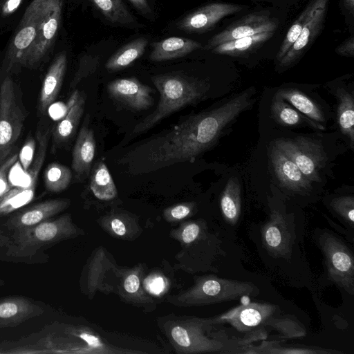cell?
<instances>
[{"instance_id":"14","label":"cell","mask_w":354,"mask_h":354,"mask_svg":"<svg viewBox=\"0 0 354 354\" xmlns=\"http://www.w3.org/2000/svg\"><path fill=\"white\" fill-rule=\"evenodd\" d=\"M63 0H59L41 24L36 36L23 53L19 66L36 68L44 61L54 44L61 24Z\"/></svg>"},{"instance_id":"10","label":"cell","mask_w":354,"mask_h":354,"mask_svg":"<svg viewBox=\"0 0 354 354\" xmlns=\"http://www.w3.org/2000/svg\"><path fill=\"white\" fill-rule=\"evenodd\" d=\"M50 135L49 129L37 132L38 148L33 161L27 171L28 182L23 186L11 187L0 196V216L11 213L26 205L33 198L38 174L45 160Z\"/></svg>"},{"instance_id":"11","label":"cell","mask_w":354,"mask_h":354,"mask_svg":"<svg viewBox=\"0 0 354 354\" xmlns=\"http://www.w3.org/2000/svg\"><path fill=\"white\" fill-rule=\"evenodd\" d=\"M279 312V306L273 304L249 302L234 307L209 320L212 324H229L239 332L247 333L266 328L270 319Z\"/></svg>"},{"instance_id":"1","label":"cell","mask_w":354,"mask_h":354,"mask_svg":"<svg viewBox=\"0 0 354 354\" xmlns=\"http://www.w3.org/2000/svg\"><path fill=\"white\" fill-rule=\"evenodd\" d=\"M248 89L222 105L189 116L156 136L142 140L118 161L128 173L142 175L172 165L195 161L218 140L224 129L252 104Z\"/></svg>"},{"instance_id":"2","label":"cell","mask_w":354,"mask_h":354,"mask_svg":"<svg viewBox=\"0 0 354 354\" xmlns=\"http://www.w3.org/2000/svg\"><path fill=\"white\" fill-rule=\"evenodd\" d=\"M151 80L160 93L156 109L132 129L129 138L149 131L164 118L201 99L209 85L181 73L154 75Z\"/></svg>"},{"instance_id":"33","label":"cell","mask_w":354,"mask_h":354,"mask_svg":"<svg viewBox=\"0 0 354 354\" xmlns=\"http://www.w3.org/2000/svg\"><path fill=\"white\" fill-rule=\"evenodd\" d=\"M320 1L321 0H309L299 17L290 27L277 54V63L283 57L295 42L303 27L315 12Z\"/></svg>"},{"instance_id":"49","label":"cell","mask_w":354,"mask_h":354,"mask_svg":"<svg viewBox=\"0 0 354 354\" xmlns=\"http://www.w3.org/2000/svg\"><path fill=\"white\" fill-rule=\"evenodd\" d=\"M340 8L346 18L352 21L354 16V0H340Z\"/></svg>"},{"instance_id":"41","label":"cell","mask_w":354,"mask_h":354,"mask_svg":"<svg viewBox=\"0 0 354 354\" xmlns=\"http://www.w3.org/2000/svg\"><path fill=\"white\" fill-rule=\"evenodd\" d=\"M193 207V203L178 204L166 209L165 214L173 219L180 220L189 216Z\"/></svg>"},{"instance_id":"47","label":"cell","mask_w":354,"mask_h":354,"mask_svg":"<svg viewBox=\"0 0 354 354\" xmlns=\"http://www.w3.org/2000/svg\"><path fill=\"white\" fill-rule=\"evenodd\" d=\"M111 227L113 232L118 236H122L127 232L124 222L118 216L113 215L111 216Z\"/></svg>"},{"instance_id":"44","label":"cell","mask_w":354,"mask_h":354,"mask_svg":"<svg viewBox=\"0 0 354 354\" xmlns=\"http://www.w3.org/2000/svg\"><path fill=\"white\" fill-rule=\"evenodd\" d=\"M138 12L148 19H153V11L147 0H129Z\"/></svg>"},{"instance_id":"45","label":"cell","mask_w":354,"mask_h":354,"mask_svg":"<svg viewBox=\"0 0 354 354\" xmlns=\"http://www.w3.org/2000/svg\"><path fill=\"white\" fill-rule=\"evenodd\" d=\"M165 287V283L162 277L159 276L153 277L147 281V288L153 294L161 293Z\"/></svg>"},{"instance_id":"48","label":"cell","mask_w":354,"mask_h":354,"mask_svg":"<svg viewBox=\"0 0 354 354\" xmlns=\"http://www.w3.org/2000/svg\"><path fill=\"white\" fill-rule=\"evenodd\" d=\"M24 0H6L1 7V13L8 16L13 13L21 5Z\"/></svg>"},{"instance_id":"46","label":"cell","mask_w":354,"mask_h":354,"mask_svg":"<svg viewBox=\"0 0 354 354\" xmlns=\"http://www.w3.org/2000/svg\"><path fill=\"white\" fill-rule=\"evenodd\" d=\"M140 288V279L136 274L128 275L124 281V288L129 293L136 292Z\"/></svg>"},{"instance_id":"8","label":"cell","mask_w":354,"mask_h":354,"mask_svg":"<svg viewBox=\"0 0 354 354\" xmlns=\"http://www.w3.org/2000/svg\"><path fill=\"white\" fill-rule=\"evenodd\" d=\"M294 221L278 209H272L261 231V243L266 252L275 259L290 260L296 242Z\"/></svg>"},{"instance_id":"3","label":"cell","mask_w":354,"mask_h":354,"mask_svg":"<svg viewBox=\"0 0 354 354\" xmlns=\"http://www.w3.org/2000/svg\"><path fill=\"white\" fill-rule=\"evenodd\" d=\"M315 239L320 248L330 281L346 292L354 293V257L343 239L327 228L317 229Z\"/></svg>"},{"instance_id":"40","label":"cell","mask_w":354,"mask_h":354,"mask_svg":"<svg viewBox=\"0 0 354 354\" xmlns=\"http://www.w3.org/2000/svg\"><path fill=\"white\" fill-rule=\"evenodd\" d=\"M18 154L17 152H14L0 165V196L12 187L8 183V176L10 168L18 159Z\"/></svg>"},{"instance_id":"38","label":"cell","mask_w":354,"mask_h":354,"mask_svg":"<svg viewBox=\"0 0 354 354\" xmlns=\"http://www.w3.org/2000/svg\"><path fill=\"white\" fill-rule=\"evenodd\" d=\"M99 57L84 55L80 59L78 67L70 84V88H74L82 79L93 73L99 64Z\"/></svg>"},{"instance_id":"29","label":"cell","mask_w":354,"mask_h":354,"mask_svg":"<svg viewBox=\"0 0 354 354\" xmlns=\"http://www.w3.org/2000/svg\"><path fill=\"white\" fill-rule=\"evenodd\" d=\"M342 353L337 351H328L325 349L309 348V347H295L281 346L278 341H265L263 339L259 345L249 344L238 348L235 353L245 354H316V353Z\"/></svg>"},{"instance_id":"9","label":"cell","mask_w":354,"mask_h":354,"mask_svg":"<svg viewBox=\"0 0 354 354\" xmlns=\"http://www.w3.org/2000/svg\"><path fill=\"white\" fill-rule=\"evenodd\" d=\"M274 146L286 154L310 181L321 180L319 174L325 165L326 154L319 142L298 136L277 140Z\"/></svg>"},{"instance_id":"13","label":"cell","mask_w":354,"mask_h":354,"mask_svg":"<svg viewBox=\"0 0 354 354\" xmlns=\"http://www.w3.org/2000/svg\"><path fill=\"white\" fill-rule=\"evenodd\" d=\"M279 21L267 10L253 12L230 24L211 37L204 48L210 50L225 42L250 36L258 32L276 31Z\"/></svg>"},{"instance_id":"42","label":"cell","mask_w":354,"mask_h":354,"mask_svg":"<svg viewBox=\"0 0 354 354\" xmlns=\"http://www.w3.org/2000/svg\"><path fill=\"white\" fill-rule=\"evenodd\" d=\"M200 233V225L196 223H190L183 230L181 238L185 243H191L196 240Z\"/></svg>"},{"instance_id":"37","label":"cell","mask_w":354,"mask_h":354,"mask_svg":"<svg viewBox=\"0 0 354 354\" xmlns=\"http://www.w3.org/2000/svg\"><path fill=\"white\" fill-rule=\"evenodd\" d=\"M329 206L343 225L353 232L354 197L343 196L334 198L330 202Z\"/></svg>"},{"instance_id":"43","label":"cell","mask_w":354,"mask_h":354,"mask_svg":"<svg viewBox=\"0 0 354 354\" xmlns=\"http://www.w3.org/2000/svg\"><path fill=\"white\" fill-rule=\"evenodd\" d=\"M335 53L339 55L353 57L354 56V37L352 34L342 44L335 48Z\"/></svg>"},{"instance_id":"4","label":"cell","mask_w":354,"mask_h":354,"mask_svg":"<svg viewBox=\"0 0 354 354\" xmlns=\"http://www.w3.org/2000/svg\"><path fill=\"white\" fill-rule=\"evenodd\" d=\"M209 319L189 318L174 323L169 337L175 347L183 353H232L234 348L232 338L218 333L212 338L205 330L212 326Z\"/></svg>"},{"instance_id":"6","label":"cell","mask_w":354,"mask_h":354,"mask_svg":"<svg viewBox=\"0 0 354 354\" xmlns=\"http://www.w3.org/2000/svg\"><path fill=\"white\" fill-rule=\"evenodd\" d=\"M24 120L13 80L6 75L0 85V165L15 152Z\"/></svg>"},{"instance_id":"50","label":"cell","mask_w":354,"mask_h":354,"mask_svg":"<svg viewBox=\"0 0 354 354\" xmlns=\"http://www.w3.org/2000/svg\"><path fill=\"white\" fill-rule=\"evenodd\" d=\"M253 1L267 2L275 6L290 7L296 5L300 0H252Z\"/></svg>"},{"instance_id":"25","label":"cell","mask_w":354,"mask_h":354,"mask_svg":"<svg viewBox=\"0 0 354 354\" xmlns=\"http://www.w3.org/2000/svg\"><path fill=\"white\" fill-rule=\"evenodd\" d=\"M276 31L257 34L231 40L218 45L210 50L216 54L229 56H241L250 53L270 39Z\"/></svg>"},{"instance_id":"30","label":"cell","mask_w":354,"mask_h":354,"mask_svg":"<svg viewBox=\"0 0 354 354\" xmlns=\"http://www.w3.org/2000/svg\"><path fill=\"white\" fill-rule=\"evenodd\" d=\"M90 1L105 19L113 25L131 28L138 24L122 0Z\"/></svg>"},{"instance_id":"36","label":"cell","mask_w":354,"mask_h":354,"mask_svg":"<svg viewBox=\"0 0 354 354\" xmlns=\"http://www.w3.org/2000/svg\"><path fill=\"white\" fill-rule=\"evenodd\" d=\"M272 111L276 121L283 126H297L303 122L304 118L299 111L277 95L272 102Z\"/></svg>"},{"instance_id":"5","label":"cell","mask_w":354,"mask_h":354,"mask_svg":"<svg viewBox=\"0 0 354 354\" xmlns=\"http://www.w3.org/2000/svg\"><path fill=\"white\" fill-rule=\"evenodd\" d=\"M259 293V287L250 281L207 276L201 278L186 294V299L192 305L212 304L255 297Z\"/></svg>"},{"instance_id":"23","label":"cell","mask_w":354,"mask_h":354,"mask_svg":"<svg viewBox=\"0 0 354 354\" xmlns=\"http://www.w3.org/2000/svg\"><path fill=\"white\" fill-rule=\"evenodd\" d=\"M67 66V56L64 52L57 55L48 69L40 91L38 110L45 113L57 98L62 88Z\"/></svg>"},{"instance_id":"39","label":"cell","mask_w":354,"mask_h":354,"mask_svg":"<svg viewBox=\"0 0 354 354\" xmlns=\"http://www.w3.org/2000/svg\"><path fill=\"white\" fill-rule=\"evenodd\" d=\"M35 147V140L33 138L30 137L26 140L18 154V158L19 159L22 168L25 171L28 170L33 161Z\"/></svg>"},{"instance_id":"18","label":"cell","mask_w":354,"mask_h":354,"mask_svg":"<svg viewBox=\"0 0 354 354\" xmlns=\"http://www.w3.org/2000/svg\"><path fill=\"white\" fill-rule=\"evenodd\" d=\"M70 204L68 199H51L36 203L17 212L6 223L15 232L33 227L59 213Z\"/></svg>"},{"instance_id":"24","label":"cell","mask_w":354,"mask_h":354,"mask_svg":"<svg viewBox=\"0 0 354 354\" xmlns=\"http://www.w3.org/2000/svg\"><path fill=\"white\" fill-rule=\"evenodd\" d=\"M149 59L153 62H162L184 57L202 47V44L195 40L171 37L152 44Z\"/></svg>"},{"instance_id":"7","label":"cell","mask_w":354,"mask_h":354,"mask_svg":"<svg viewBox=\"0 0 354 354\" xmlns=\"http://www.w3.org/2000/svg\"><path fill=\"white\" fill-rule=\"evenodd\" d=\"M59 1L32 0L29 4L8 49L3 64L4 72L8 73L19 66L23 53L32 44L41 24Z\"/></svg>"},{"instance_id":"17","label":"cell","mask_w":354,"mask_h":354,"mask_svg":"<svg viewBox=\"0 0 354 354\" xmlns=\"http://www.w3.org/2000/svg\"><path fill=\"white\" fill-rule=\"evenodd\" d=\"M106 87L113 99L134 110H145L153 104V90L136 77L117 79Z\"/></svg>"},{"instance_id":"34","label":"cell","mask_w":354,"mask_h":354,"mask_svg":"<svg viewBox=\"0 0 354 354\" xmlns=\"http://www.w3.org/2000/svg\"><path fill=\"white\" fill-rule=\"evenodd\" d=\"M72 178L71 169L58 162H52L44 172V183L46 189L53 193H58L66 189Z\"/></svg>"},{"instance_id":"16","label":"cell","mask_w":354,"mask_h":354,"mask_svg":"<svg viewBox=\"0 0 354 354\" xmlns=\"http://www.w3.org/2000/svg\"><path fill=\"white\" fill-rule=\"evenodd\" d=\"M330 0H321L315 12L303 27L298 38L277 62L280 68H287L295 64L310 48L324 27Z\"/></svg>"},{"instance_id":"31","label":"cell","mask_w":354,"mask_h":354,"mask_svg":"<svg viewBox=\"0 0 354 354\" xmlns=\"http://www.w3.org/2000/svg\"><path fill=\"white\" fill-rule=\"evenodd\" d=\"M90 187L94 196L100 200H111L117 196L115 183L104 162L99 161L94 165Z\"/></svg>"},{"instance_id":"32","label":"cell","mask_w":354,"mask_h":354,"mask_svg":"<svg viewBox=\"0 0 354 354\" xmlns=\"http://www.w3.org/2000/svg\"><path fill=\"white\" fill-rule=\"evenodd\" d=\"M339 99L337 120L341 132L346 136L354 146V100L352 94L343 88L336 90Z\"/></svg>"},{"instance_id":"19","label":"cell","mask_w":354,"mask_h":354,"mask_svg":"<svg viewBox=\"0 0 354 354\" xmlns=\"http://www.w3.org/2000/svg\"><path fill=\"white\" fill-rule=\"evenodd\" d=\"M271 160L275 175L283 187L294 192L311 189V181L286 154L275 146L271 151Z\"/></svg>"},{"instance_id":"12","label":"cell","mask_w":354,"mask_h":354,"mask_svg":"<svg viewBox=\"0 0 354 354\" xmlns=\"http://www.w3.org/2000/svg\"><path fill=\"white\" fill-rule=\"evenodd\" d=\"M77 233L70 214L53 220H46L33 227L15 232V243L21 248L40 247L68 239Z\"/></svg>"},{"instance_id":"27","label":"cell","mask_w":354,"mask_h":354,"mask_svg":"<svg viewBox=\"0 0 354 354\" xmlns=\"http://www.w3.org/2000/svg\"><path fill=\"white\" fill-rule=\"evenodd\" d=\"M220 207L225 221L235 225L241 213V186L236 178L227 181L220 198Z\"/></svg>"},{"instance_id":"21","label":"cell","mask_w":354,"mask_h":354,"mask_svg":"<svg viewBox=\"0 0 354 354\" xmlns=\"http://www.w3.org/2000/svg\"><path fill=\"white\" fill-rule=\"evenodd\" d=\"M86 95L75 90L68 102L67 112L53 127L51 135L54 146H59L69 141L75 133L84 113Z\"/></svg>"},{"instance_id":"51","label":"cell","mask_w":354,"mask_h":354,"mask_svg":"<svg viewBox=\"0 0 354 354\" xmlns=\"http://www.w3.org/2000/svg\"><path fill=\"white\" fill-rule=\"evenodd\" d=\"M2 282H3V281L0 280V286L1 285Z\"/></svg>"},{"instance_id":"35","label":"cell","mask_w":354,"mask_h":354,"mask_svg":"<svg viewBox=\"0 0 354 354\" xmlns=\"http://www.w3.org/2000/svg\"><path fill=\"white\" fill-rule=\"evenodd\" d=\"M267 328L274 330L281 338H299L306 335L303 325L293 315L277 314L270 319Z\"/></svg>"},{"instance_id":"22","label":"cell","mask_w":354,"mask_h":354,"mask_svg":"<svg viewBox=\"0 0 354 354\" xmlns=\"http://www.w3.org/2000/svg\"><path fill=\"white\" fill-rule=\"evenodd\" d=\"M44 310L24 297H8L0 299V328L14 327L39 316Z\"/></svg>"},{"instance_id":"28","label":"cell","mask_w":354,"mask_h":354,"mask_svg":"<svg viewBox=\"0 0 354 354\" xmlns=\"http://www.w3.org/2000/svg\"><path fill=\"white\" fill-rule=\"evenodd\" d=\"M148 41L145 37H139L123 46L107 60L105 68L113 72L128 67L143 55Z\"/></svg>"},{"instance_id":"15","label":"cell","mask_w":354,"mask_h":354,"mask_svg":"<svg viewBox=\"0 0 354 354\" xmlns=\"http://www.w3.org/2000/svg\"><path fill=\"white\" fill-rule=\"evenodd\" d=\"M245 7L228 2L209 3L187 15L176 26L185 32L202 33L211 30L223 18L241 12Z\"/></svg>"},{"instance_id":"20","label":"cell","mask_w":354,"mask_h":354,"mask_svg":"<svg viewBox=\"0 0 354 354\" xmlns=\"http://www.w3.org/2000/svg\"><path fill=\"white\" fill-rule=\"evenodd\" d=\"M95 148L94 133L88 127L86 118L77 135L72 154V169L80 181H82L90 174Z\"/></svg>"},{"instance_id":"26","label":"cell","mask_w":354,"mask_h":354,"mask_svg":"<svg viewBox=\"0 0 354 354\" xmlns=\"http://www.w3.org/2000/svg\"><path fill=\"white\" fill-rule=\"evenodd\" d=\"M277 95L283 100L289 102L299 112L306 116L314 124L317 122H324L325 118L324 113L318 105L301 91L285 88L279 91ZM316 127L324 130V126L315 124Z\"/></svg>"}]
</instances>
